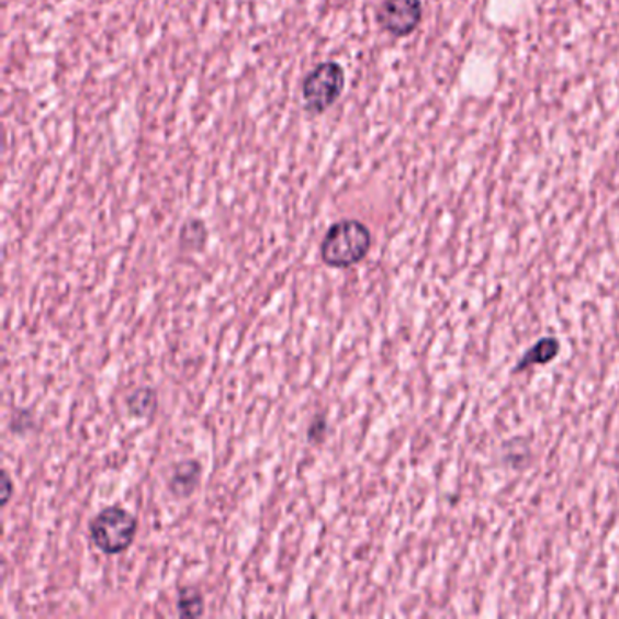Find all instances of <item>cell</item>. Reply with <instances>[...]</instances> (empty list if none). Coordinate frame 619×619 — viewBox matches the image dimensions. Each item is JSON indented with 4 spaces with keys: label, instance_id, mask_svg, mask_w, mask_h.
Returning <instances> with one entry per match:
<instances>
[{
    "label": "cell",
    "instance_id": "ba28073f",
    "mask_svg": "<svg viewBox=\"0 0 619 619\" xmlns=\"http://www.w3.org/2000/svg\"><path fill=\"white\" fill-rule=\"evenodd\" d=\"M177 610L180 618H199L204 615L205 599L199 588H180L177 596Z\"/></svg>",
    "mask_w": 619,
    "mask_h": 619
},
{
    "label": "cell",
    "instance_id": "52a82bcc",
    "mask_svg": "<svg viewBox=\"0 0 619 619\" xmlns=\"http://www.w3.org/2000/svg\"><path fill=\"white\" fill-rule=\"evenodd\" d=\"M126 409L133 418H146L157 413V391L151 387H138L126 396Z\"/></svg>",
    "mask_w": 619,
    "mask_h": 619
},
{
    "label": "cell",
    "instance_id": "9c48e42d",
    "mask_svg": "<svg viewBox=\"0 0 619 619\" xmlns=\"http://www.w3.org/2000/svg\"><path fill=\"white\" fill-rule=\"evenodd\" d=\"M207 241V227L200 218H191L185 222L180 232V246L188 251H200Z\"/></svg>",
    "mask_w": 619,
    "mask_h": 619
},
{
    "label": "cell",
    "instance_id": "30bf717a",
    "mask_svg": "<svg viewBox=\"0 0 619 619\" xmlns=\"http://www.w3.org/2000/svg\"><path fill=\"white\" fill-rule=\"evenodd\" d=\"M327 432H329V421H327L324 413L313 416V420L307 426V441L311 446H322L326 441Z\"/></svg>",
    "mask_w": 619,
    "mask_h": 619
},
{
    "label": "cell",
    "instance_id": "277c9868",
    "mask_svg": "<svg viewBox=\"0 0 619 619\" xmlns=\"http://www.w3.org/2000/svg\"><path fill=\"white\" fill-rule=\"evenodd\" d=\"M424 16L421 0H383L376 10V22L383 32L396 38L409 37Z\"/></svg>",
    "mask_w": 619,
    "mask_h": 619
},
{
    "label": "cell",
    "instance_id": "5b68a950",
    "mask_svg": "<svg viewBox=\"0 0 619 619\" xmlns=\"http://www.w3.org/2000/svg\"><path fill=\"white\" fill-rule=\"evenodd\" d=\"M202 480V463L199 460H182L175 463L168 476V491L173 498L188 499L193 496Z\"/></svg>",
    "mask_w": 619,
    "mask_h": 619
},
{
    "label": "cell",
    "instance_id": "8fae6325",
    "mask_svg": "<svg viewBox=\"0 0 619 619\" xmlns=\"http://www.w3.org/2000/svg\"><path fill=\"white\" fill-rule=\"evenodd\" d=\"M33 416L27 410H19L11 416L10 429L13 435H24L26 430L32 429Z\"/></svg>",
    "mask_w": 619,
    "mask_h": 619
},
{
    "label": "cell",
    "instance_id": "3957f363",
    "mask_svg": "<svg viewBox=\"0 0 619 619\" xmlns=\"http://www.w3.org/2000/svg\"><path fill=\"white\" fill-rule=\"evenodd\" d=\"M138 521L130 510L111 505L90 521V540L100 552L115 556L126 552L137 538Z\"/></svg>",
    "mask_w": 619,
    "mask_h": 619
},
{
    "label": "cell",
    "instance_id": "7c38bea8",
    "mask_svg": "<svg viewBox=\"0 0 619 619\" xmlns=\"http://www.w3.org/2000/svg\"><path fill=\"white\" fill-rule=\"evenodd\" d=\"M2 483H4V494H2V505L10 504L11 494H13V482H11L10 474H2Z\"/></svg>",
    "mask_w": 619,
    "mask_h": 619
},
{
    "label": "cell",
    "instance_id": "7a4b0ae2",
    "mask_svg": "<svg viewBox=\"0 0 619 619\" xmlns=\"http://www.w3.org/2000/svg\"><path fill=\"white\" fill-rule=\"evenodd\" d=\"M346 69L336 60L316 64L302 80V108L310 116L331 110L346 90Z\"/></svg>",
    "mask_w": 619,
    "mask_h": 619
},
{
    "label": "cell",
    "instance_id": "8992f818",
    "mask_svg": "<svg viewBox=\"0 0 619 619\" xmlns=\"http://www.w3.org/2000/svg\"><path fill=\"white\" fill-rule=\"evenodd\" d=\"M562 351V344L554 336H547L536 341L529 351L525 352L520 358V362L516 363L515 373H524L525 369L534 368V365H543L551 363L554 358Z\"/></svg>",
    "mask_w": 619,
    "mask_h": 619
},
{
    "label": "cell",
    "instance_id": "6da1fadb",
    "mask_svg": "<svg viewBox=\"0 0 619 619\" xmlns=\"http://www.w3.org/2000/svg\"><path fill=\"white\" fill-rule=\"evenodd\" d=\"M373 246V235L363 222L344 218L333 224L320 244L322 262L327 268L349 269L362 262Z\"/></svg>",
    "mask_w": 619,
    "mask_h": 619
}]
</instances>
